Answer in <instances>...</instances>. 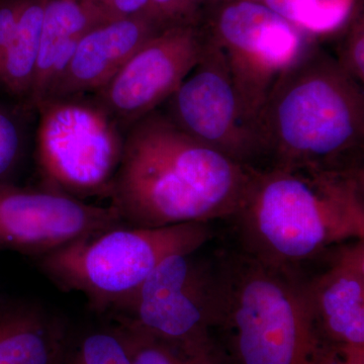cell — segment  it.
<instances>
[{
	"label": "cell",
	"instance_id": "44dd1931",
	"mask_svg": "<svg viewBox=\"0 0 364 364\" xmlns=\"http://www.w3.org/2000/svg\"><path fill=\"white\" fill-rule=\"evenodd\" d=\"M343 30L335 59L345 72L363 85L364 16L360 7H358Z\"/></svg>",
	"mask_w": 364,
	"mask_h": 364
},
{
	"label": "cell",
	"instance_id": "5bb4252c",
	"mask_svg": "<svg viewBox=\"0 0 364 364\" xmlns=\"http://www.w3.org/2000/svg\"><path fill=\"white\" fill-rule=\"evenodd\" d=\"M109 20L95 0H47L30 98L32 109L47 97L83 36Z\"/></svg>",
	"mask_w": 364,
	"mask_h": 364
},
{
	"label": "cell",
	"instance_id": "7a4b0ae2",
	"mask_svg": "<svg viewBox=\"0 0 364 364\" xmlns=\"http://www.w3.org/2000/svg\"><path fill=\"white\" fill-rule=\"evenodd\" d=\"M231 219L242 252L296 272L326 251L364 239L363 164L256 168Z\"/></svg>",
	"mask_w": 364,
	"mask_h": 364
},
{
	"label": "cell",
	"instance_id": "ba28073f",
	"mask_svg": "<svg viewBox=\"0 0 364 364\" xmlns=\"http://www.w3.org/2000/svg\"><path fill=\"white\" fill-rule=\"evenodd\" d=\"M196 253L163 260L114 312L119 324L171 343L213 345L214 261L198 259Z\"/></svg>",
	"mask_w": 364,
	"mask_h": 364
},
{
	"label": "cell",
	"instance_id": "603a6c76",
	"mask_svg": "<svg viewBox=\"0 0 364 364\" xmlns=\"http://www.w3.org/2000/svg\"><path fill=\"white\" fill-rule=\"evenodd\" d=\"M26 4V0H0V62Z\"/></svg>",
	"mask_w": 364,
	"mask_h": 364
},
{
	"label": "cell",
	"instance_id": "9a60e30c",
	"mask_svg": "<svg viewBox=\"0 0 364 364\" xmlns=\"http://www.w3.org/2000/svg\"><path fill=\"white\" fill-rule=\"evenodd\" d=\"M67 345L64 326L44 309L0 310V364H61Z\"/></svg>",
	"mask_w": 364,
	"mask_h": 364
},
{
	"label": "cell",
	"instance_id": "ac0fdd59",
	"mask_svg": "<svg viewBox=\"0 0 364 364\" xmlns=\"http://www.w3.org/2000/svg\"><path fill=\"white\" fill-rule=\"evenodd\" d=\"M130 347L132 364H224L214 345L188 346L119 325Z\"/></svg>",
	"mask_w": 364,
	"mask_h": 364
},
{
	"label": "cell",
	"instance_id": "52a82bcc",
	"mask_svg": "<svg viewBox=\"0 0 364 364\" xmlns=\"http://www.w3.org/2000/svg\"><path fill=\"white\" fill-rule=\"evenodd\" d=\"M202 25L224 52L242 107L256 128L275 79L313 38L263 2L252 0H220Z\"/></svg>",
	"mask_w": 364,
	"mask_h": 364
},
{
	"label": "cell",
	"instance_id": "4fadbf2b",
	"mask_svg": "<svg viewBox=\"0 0 364 364\" xmlns=\"http://www.w3.org/2000/svg\"><path fill=\"white\" fill-rule=\"evenodd\" d=\"M164 28L150 16L112 18L95 26L79 41L46 98L95 95L140 48Z\"/></svg>",
	"mask_w": 364,
	"mask_h": 364
},
{
	"label": "cell",
	"instance_id": "3957f363",
	"mask_svg": "<svg viewBox=\"0 0 364 364\" xmlns=\"http://www.w3.org/2000/svg\"><path fill=\"white\" fill-rule=\"evenodd\" d=\"M256 130L272 167L361 164L363 85L312 42L275 79Z\"/></svg>",
	"mask_w": 364,
	"mask_h": 364
},
{
	"label": "cell",
	"instance_id": "d6986e66",
	"mask_svg": "<svg viewBox=\"0 0 364 364\" xmlns=\"http://www.w3.org/2000/svg\"><path fill=\"white\" fill-rule=\"evenodd\" d=\"M61 364H132L130 347L119 327L91 332L67 345Z\"/></svg>",
	"mask_w": 364,
	"mask_h": 364
},
{
	"label": "cell",
	"instance_id": "30bf717a",
	"mask_svg": "<svg viewBox=\"0 0 364 364\" xmlns=\"http://www.w3.org/2000/svg\"><path fill=\"white\" fill-rule=\"evenodd\" d=\"M208 44L203 25L165 28L93 95L126 131L173 95L200 63Z\"/></svg>",
	"mask_w": 364,
	"mask_h": 364
},
{
	"label": "cell",
	"instance_id": "2e32d148",
	"mask_svg": "<svg viewBox=\"0 0 364 364\" xmlns=\"http://www.w3.org/2000/svg\"><path fill=\"white\" fill-rule=\"evenodd\" d=\"M47 0H26L0 62V90L30 107Z\"/></svg>",
	"mask_w": 364,
	"mask_h": 364
},
{
	"label": "cell",
	"instance_id": "cb8c5ba5",
	"mask_svg": "<svg viewBox=\"0 0 364 364\" xmlns=\"http://www.w3.org/2000/svg\"><path fill=\"white\" fill-rule=\"evenodd\" d=\"M95 1L112 18L150 16V0H95Z\"/></svg>",
	"mask_w": 364,
	"mask_h": 364
},
{
	"label": "cell",
	"instance_id": "277c9868",
	"mask_svg": "<svg viewBox=\"0 0 364 364\" xmlns=\"http://www.w3.org/2000/svg\"><path fill=\"white\" fill-rule=\"evenodd\" d=\"M210 338L224 364H334L338 348L318 333L298 272L241 250L214 260Z\"/></svg>",
	"mask_w": 364,
	"mask_h": 364
},
{
	"label": "cell",
	"instance_id": "484cf974",
	"mask_svg": "<svg viewBox=\"0 0 364 364\" xmlns=\"http://www.w3.org/2000/svg\"><path fill=\"white\" fill-rule=\"evenodd\" d=\"M252 1L262 2V1H263V0H252Z\"/></svg>",
	"mask_w": 364,
	"mask_h": 364
},
{
	"label": "cell",
	"instance_id": "8fae6325",
	"mask_svg": "<svg viewBox=\"0 0 364 364\" xmlns=\"http://www.w3.org/2000/svg\"><path fill=\"white\" fill-rule=\"evenodd\" d=\"M111 205H91L56 189L0 183V247L41 257L88 235L122 226Z\"/></svg>",
	"mask_w": 364,
	"mask_h": 364
},
{
	"label": "cell",
	"instance_id": "e0dca14e",
	"mask_svg": "<svg viewBox=\"0 0 364 364\" xmlns=\"http://www.w3.org/2000/svg\"><path fill=\"white\" fill-rule=\"evenodd\" d=\"M265 6L311 38L343 30L358 0H263Z\"/></svg>",
	"mask_w": 364,
	"mask_h": 364
},
{
	"label": "cell",
	"instance_id": "7402d4cb",
	"mask_svg": "<svg viewBox=\"0 0 364 364\" xmlns=\"http://www.w3.org/2000/svg\"><path fill=\"white\" fill-rule=\"evenodd\" d=\"M220 0H150V16L164 28L202 25L203 18Z\"/></svg>",
	"mask_w": 364,
	"mask_h": 364
},
{
	"label": "cell",
	"instance_id": "8992f818",
	"mask_svg": "<svg viewBox=\"0 0 364 364\" xmlns=\"http://www.w3.org/2000/svg\"><path fill=\"white\" fill-rule=\"evenodd\" d=\"M46 98L37 112L36 157L48 188L74 198L109 195L126 131L93 98Z\"/></svg>",
	"mask_w": 364,
	"mask_h": 364
},
{
	"label": "cell",
	"instance_id": "6da1fadb",
	"mask_svg": "<svg viewBox=\"0 0 364 364\" xmlns=\"http://www.w3.org/2000/svg\"><path fill=\"white\" fill-rule=\"evenodd\" d=\"M256 168L191 138L159 109L127 129L107 196L129 227L231 219Z\"/></svg>",
	"mask_w": 364,
	"mask_h": 364
},
{
	"label": "cell",
	"instance_id": "9c48e42d",
	"mask_svg": "<svg viewBox=\"0 0 364 364\" xmlns=\"http://www.w3.org/2000/svg\"><path fill=\"white\" fill-rule=\"evenodd\" d=\"M164 105L169 119L198 142L242 164L256 167L263 159L257 131L242 107L224 52L210 37L200 63Z\"/></svg>",
	"mask_w": 364,
	"mask_h": 364
},
{
	"label": "cell",
	"instance_id": "7c38bea8",
	"mask_svg": "<svg viewBox=\"0 0 364 364\" xmlns=\"http://www.w3.org/2000/svg\"><path fill=\"white\" fill-rule=\"evenodd\" d=\"M332 250L318 274L301 277L306 306L328 344L364 347V239Z\"/></svg>",
	"mask_w": 364,
	"mask_h": 364
},
{
	"label": "cell",
	"instance_id": "d4e9b609",
	"mask_svg": "<svg viewBox=\"0 0 364 364\" xmlns=\"http://www.w3.org/2000/svg\"><path fill=\"white\" fill-rule=\"evenodd\" d=\"M334 364H364V347L338 348Z\"/></svg>",
	"mask_w": 364,
	"mask_h": 364
},
{
	"label": "cell",
	"instance_id": "5b68a950",
	"mask_svg": "<svg viewBox=\"0 0 364 364\" xmlns=\"http://www.w3.org/2000/svg\"><path fill=\"white\" fill-rule=\"evenodd\" d=\"M215 236L210 223L161 228L126 225L88 235L39 257L53 282L85 294L98 312H117L167 257L198 252Z\"/></svg>",
	"mask_w": 364,
	"mask_h": 364
},
{
	"label": "cell",
	"instance_id": "ffe728a7",
	"mask_svg": "<svg viewBox=\"0 0 364 364\" xmlns=\"http://www.w3.org/2000/svg\"><path fill=\"white\" fill-rule=\"evenodd\" d=\"M35 111L21 102H0V183L20 164L26 142V112Z\"/></svg>",
	"mask_w": 364,
	"mask_h": 364
}]
</instances>
